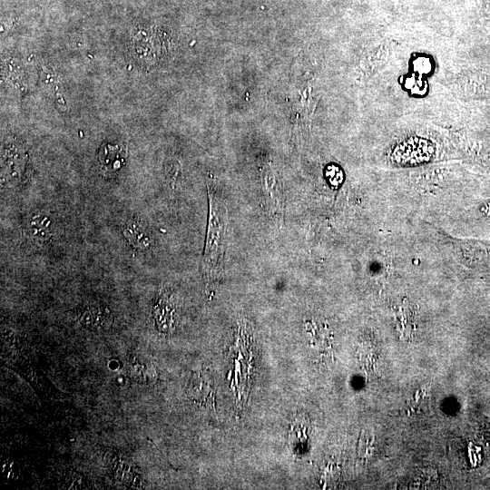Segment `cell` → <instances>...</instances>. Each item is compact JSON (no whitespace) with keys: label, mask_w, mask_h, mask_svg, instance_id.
Wrapping results in <instances>:
<instances>
[{"label":"cell","mask_w":490,"mask_h":490,"mask_svg":"<svg viewBox=\"0 0 490 490\" xmlns=\"http://www.w3.org/2000/svg\"><path fill=\"white\" fill-rule=\"evenodd\" d=\"M122 232L128 243L133 250L144 251L151 247V236L141 220L136 219L130 220L123 226Z\"/></svg>","instance_id":"cell-5"},{"label":"cell","mask_w":490,"mask_h":490,"mask_svg":"<svg viewBox=\"0 0 490 490\" xmlns=\"http://www.w3.org/2000/svg\"><path fill=\"white\" fill-rule=\"evenodd\" d=\"M146 364H142L140 360L134 358L130 365V372L135 378H148L150 373Z\"/></svg>","instance_id":"cell-8"},{"label":"cell","mask_w":490,"mask_h":490,"mask_svg":"<svg viewBox=\"0 0 490 490\" xmlns=\"http://www.w3.org/2000/svg\"><path fill=\"white\" fill-rule=\"evenodd\" d=\"M127 153L125 148L119 143H103L98 152V161L104 176L117 173L124 165Z\"/></svg>","instance_id":"cell-3"},{"label":"cell","mask_w":490,"mask_h":490,"mask_svg":"<svg viewBox=\"0 0 490 490\" xmlns=\"http://www.w3.org/2000/svg\"><path fill=\"white\" fill-rule=\"evenodd\" d=\"M175 310L176 306L172 295L168 291L162 292L153 309L154 318L160 330L172 329Z\"/></svg>","instance_id":"cell-4"},{"label":"cell","mask_w":490,"mask_h":490,"mask_svg":"<svg viewBox=\"0 0 490 490\" xmlns=\"http://www.w3.org/2000/svg\"><path fill=\"white\" fill-rule=\"evenodd\" d=\"M30 234L39 240H46L51 232V220L46 215H34L29 223Z\"/></svg>","instance_id":"cell-6"},{"label":"cell","mask_w":490,"mask_h":490,"mask_svg":"<svg viewBox=\"0 0 490 490\" xmlns=\"http://www.w3.org/2000/svg\"><path fill=\"white\" fill-rule=\"evenodd\" d=\"M105 314L98 307H88L83 309L80 316V321L85 326H99L103 320Z\"/></svg>","instance_id":"cell-7"},{"label":"cell","mask_w":490,"mask_h":490,"mask_svg":"<svg viewBox=\"0 0 490 490\" xmlns=\"http://www.w3.org/2000/svg\"><path fill=\"white\" fill-rule=\"evenodd\" d=\"M209 220L202 260V273L207 288L217 284L223 269L227 209L215 181L208 184Z\"/></svg>","instance_id":"cell-1"},{"label":"cell","mask_w":490,"mask_h":490,"mask_svg":"<svg viewBox=\"0 0 490 490\" xmlns=\"http://www.w3.org/2000/svg\"><path fill=\"white\" fill-rule=\"evenodd\" d=\"M262 195L265 208L276 218L282 216L283 196L280 181L270 165L262 170Z\"/></svg>","instance_id":"cell-2"}]
</instances>
